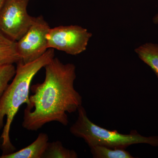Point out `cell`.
Returning <instances> with one entry per match:
<instances>
[{"instance_id":"6da1fadb","label":"cell","mask_w":158,"mask_h":158,"mask_svg":"<svg viewBox=\"0 0 158 158\" xmlns=\"http://www.w3.org/2000/svg\"><path fill=\"white\" fill-rule=\"evenodd\" d=\"M44 68V81L31 86L33 94L24 111L22 126L28 131H37L52 122L66 126L67 114L74 113L82 106V96L74 85L75 65L64 64L54 57Z\"/></svg>"},{"instance_id":"7a4b0ae2","label":"cell","mask_w":158,"mask_h":158,"mask_svg":"<svg viewBox=\"0 0 158 158\" xmlns=\"http://www.w3.org/2000/svg\"><path fill=\"white\" fill-rule=\"evenodd\" d=\"M55 57L54 49L49 48L38 59L27 63H17L13 81L9 84L0 98V146L4 153H10L15 148L10 141V128L15 116L21 106L30 103V90L32 80L36 74Z\"/></svg>"},{"instance_id":"3957f363","label":"cell","mask_w":158,"mask_h":158,"mask_svg":"<svg viewBox=\"0 0 158 158\" xmlns=\"http://www.w3.org/2000/svg\"><path fill=\"white\" fill-rule=\"evenodd\" d=\"M77 111V119L71 127L70 132L76 137L83 138L90 148L103 146L126 149L133 144H139L158 147V136L145 137L134 130L131 131L129 134H122L116 130L106 129L90 120L82 106Z\"/></svg>"},{"instance_id":"277c9868","label":"cell","mask_w":158,"mask_h":158,"mask_svg":"<svg viewBox=\"0 0 158 158\" xmlns=\"http://www.w3.org/2000/svg\"><path fill=\"white\" fill-rule=\"evenodd\" d=\"M30 0H6L0 12V31L17 41L25 34L36 17L28 13Z\"/></svg>"},{"instance_id":"5b68a950","label":"cell","mask_w":158,"mask_h":158,"mask_svg":"<svg viewBox=\"0 0 158 158\" xmlns=\"http://www.w3.org/2000/svg\"><path fill=\"white\" fill-rule=\"evenodd\" d=\"M92 34L77 25L60 26L50 28L47 36L48 49H56L72 56L85 52Z\"/></svg>"},{"instance_id":"8992f818","label":"cell","mask_w":158,"mask_h":158,"mask_svg":"<svg viewBox=\"0 0 158 158\" xmlns=\"http://www.w3.org/2000/svg\"><path fill=\"white\" fill-rule=\"evenodd\" d=\"M51 28L42 15L36 17L25 34L17 41L20 62L27 63L42 56L48 49L47 36Z\"/></svg>"},{"instance_id":"52a82bcc","label":"cell","mask_w":158,"mask_h":158,"mask_svg":"<svg viewBox=\"0 0 158 158\" xmlns=\"http://www.w3.org/2000/svg\"><path fill=\"white\" fill-rule=\"evenodd\" d=\"M48 136L41 133L32 144L16 152L5 154L0 158H43L48 143Z\"/></svg>"},{"instance_id":"ba28073f","label":"cell","mask_w":158,"mask_h":158,"mask_svg":"<svg viewBox=\"0 0 158 158\" xmlns=\"http://www.w3.org/2000/svg\"><path fill=\"white\" fill-rule=\"evenodd\" d=\"M20 61L17 41L10 39L0 31V67Z\"/></svg>"},{"instance_id":"9c48e42d","label":"cell","mask_w":158,"mask_h":158,"mask_svg":"<svg viewBox=\"0 0 158 158\" xmlns=\"http://www.w3.org/2000/svg\"><path fill=\"white\" fill-rule=\"evenodd\" d=\"M138 57L148 65L158 79V44L147 43L144 44L135 49Z\"/></svg>"},{"instance_id":"30bf717a","label":"cell","mask_w":158,"mask_h":158,"mask_svg":"<svg viewBox=\"0 0 158 158\" xmlns=\"http://www.w3.org/2000/svg\"><path fill=\"white\" fill-rule=\"evenodd\" d=\"M90 152L94 158H134L125 149L112 148L103 146L90 148Z\"/></svg>"},{"instance_id":"8fae6325","label":"cell","mask_w":158,"mask_h":158,"mask_svg":"<svg viewBox=\"0 0 158 158\" xmlns=\"http://www.w3.org/2000/svg\"><path fill=\"white\" fill-rule=\"evenodd\" d=\"M78 155L73 150L65 148L60 141L48 142L43 158H77Z\"/></svg>"},{"instance_id":"7c38bea8","label":"cell","mask_w":158,"mask_h":158,"mask_svg":"<svg viewBox=\"0 0 158 158\" xmlns=\"http://www.w3.org/2000/svg\"><path fill=\"white\" fill-rule=\"evenodd\" d=\"M15 72L16 68L13 64L0 67V98L9 85V81L14 78Z\"/></svg>"},{"instance_id":"4fadbf2b","label":"cell","mask_w":158,"mask_h":158,"mask_svg":"<svg viewBox=\"0 0 158 158\" xmlns=\"http://www.w3.org/2000/svg\"><path fill=\"white\" fill-rule=\"evenodd\" d=\"M153 21L156 24H158V13L154 17Z\"/></svg>"},{"instance_id":"5bb4252c","label":"cell","mask_w":158,"mask_h":158,"mask_svg":"<svg viewBox=\"0 0 158 158\" xmlns=\"http://www.w3.org/2000/svg\"><path fill=\"white\" fill-rule=\"evenodd\" d=\"M6 0H0V12L2 9L4 4L6 2Z\"/></svg>"}]
</instances>
